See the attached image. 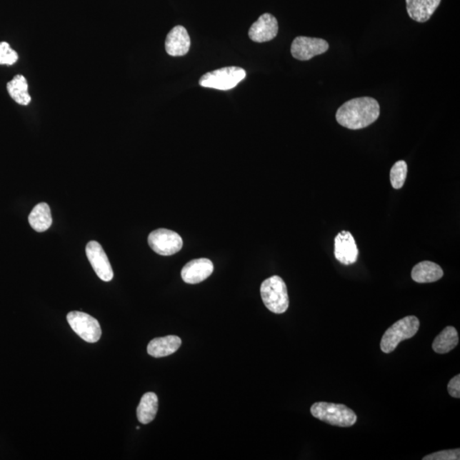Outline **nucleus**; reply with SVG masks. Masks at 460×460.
<instances>
[{"mask_svg": "<svg viewBox=\"0 0 460 460\" xmlns=\"http://www.w3.org/2000/svg\"><path fill=\"white\" fill-rule=\"evenodd\" d=\"M380 107L371 97H358L346 101L338 109L336 119L339 125L351 130H360L374 123L379 117Z\"/></svg>", "mask_w": 460, "mask_h": 460, "instance_id": "f257e3e1", "label": "nucleus"}, {"mask_svg": "<svg viewBox=\"0 0 460 460\" xmlns=\"http://www.w3.org/2000/svg\"><path fill=\"white\" fill-rule=\"evenodd\" d=\"M314 417L321 421L339 427H351L356 423L357 416L343 404L316 402L311 409Z\"/></svg>", "mask_w": 460, "mask_h": 460, "instance_id": "f03ea898", "label": "nucleus"}, {"mask_svg": "<svg viewBox=\"0 0 460 460\" xmlns=\"http://www.w3.org/2000/svg\"><path fill=\"white\" fill-rule=\"evenodd\" d=\"M261 297L269 311L283 314L289 307V297L286 285L280 276H274L266 279L261 285Z\"/></svg>", "mask_w": 460, "mask_h": 460, "instance_id": "7ed1b4c3", "label": "nucleus"}, {"mask_svg": "<svg viewBox=\"0 0 460 460\" xmlns=\"http://www.w3.org/2000/svg\"><path fill=\"white\" fill-rule=\"evenodd\" d=\"M419 320L414 316L402 318L389 327L380 343L384 353L390 354L395 351L401 341L413 338L419 329Z\"/></svg>", "mask_w": 460, "mask_h": 460, "instance_id": "20e7f679", "label": "nucleus"}, {"mask_svg": "<svg viewBox=\"0 0 460 460\" xmlns=\"http://www.w3.org/2000/svg\"><path fill=\"white\" fill-rule=\"evenodd\" d=\"M246 76V71L239 67H227L211 71L200 79V86L220 91L236 87Z\"/></svg>", "mask_w": 460, "mask_h": 460, "instance_id": "39448f33", "label": "nucleus"}, {"mask_svg": "<svg viewBox=\"0 0 460 460\" xmlns=\"http://www.w3.org/2000/svg\"><path fill=\"white\" fill-rule=\"evenodd\" d=\"M148 242L151 249L161 256H171L182 249L184 241L178 233L166 229H159L150 233Z\"/></svg>", "mask_w": 460, "mask_h": 460, "instance_id": "423d86ee", "label": "nucleus"}, {"mask_svg": "<svg viewBox=\"0 0 460 460\" xmlns=\"http://www.w3.org/2000/svg\"><path fill=\"white\" fill-rule=\"evenodd\" d=\"M69 324L79 337L87 343L99 341L101 330L99 321L86 313L69 312L67 316Z\"/></svg>", "mask_w": 460, "mask_h": 460, "instance_id": "0eeeda50", "label": "nucleus"}, {"mask_svg": "<svg viewBox=\"0 0 460 460\" xmlns=\"http://www.w3.org/2000/svg\"><path fill=\"white\" fill-rule=\"evenodd\" d=\"M329 44L325 39L299 36L291 46V56L299 61H308L329 51Z\"/></svg>", "mask_w": 460, "mask_h": 460, "instance_id": "6e6552de", "label": "nucleus"}, {"mask_svg": "<svg viewBox=\"0 0 460 460\" xmlns=\"http://www.w3.org/2000/svg\"><path fill=\"white\" fill-rule=\"evenodd\" d=\"M88 260L93 269L101 281H110L113 280L114 271L110 264L107 254L97 241H90L86 249Z\"/></svg>", "mask_w": 460, "mask_h": 460, "instance_id": "1a4fd4ad", "label": "nucleus"}, {"mask_svg": "<svg viewBox=\"0 0 460 460\" xmlns=\"http://www.w3.org/2000/svg\"><path fill=\"white\" fill-rule=\"evenodd\" d=\"M334 255L336 259L344 265L356 262L359 251L351 232L342 231L335 237Z\"/></svg>", "mask_w": 460, "mask_h": 460, "instance_id": "9d476101", "label": "nucleus"}, {"mask_svg": "<svg viewBox=\"0 0 460 460\" xmlns=\"http://www.w3.org/2000/svg\"><path fill=\"white\" fill-rule=\"evenodd\" d=\"M278 31L279 25L276 17L265 13L251 26L249 37L256 43L268 42L277 36Z\"/></svg>", "mask_w": 460, "mask_h": 460, "instance_id": "9b49d317", "label": "nucleus"}, {"mask_svg": "<svg viewBox=\"0 0 460 460\" xmlns=\"http://www.w3.org/2000/svg\"><path fill=\"white\" fill-rule=\"evenodd\" d=\"M214 264L210 259H194L185 265L181 271V276L188 284H198L206 280L214 272Z\"/></svg>", "mask_w": 460, "mask_h": 460, "instance_id": "f8f14e48", "label": "nucleus"}, {"mask_svg": "<svg viewBox=\"0 0 460 460\" xmlns=\"http://www.w3.org/2000/svg\"><path fill=\"white\" fill-rule=\"evenodd\" d=\"M190 41L188 31L183 26H176L167 34L166 51L171 56H183L189 51Z\"/></svg>", "mask_w": 460, "mask_h": 460, "instance_id": "ddd939ff", "label": "nucleus"}, {"mask_svg": "<svg viewBox=\"0 0 460 460\" xmlns=\"http://www.w3.org/2000/svg\"><path fill=\"white\" fill-rule=\"evenodd\" d=\"M441 0H406V11L411 19L426 23L434 14Z\"/></svg>", "mask_w": 460, "mask_h": 460, "instance_id": "4468645a", "label": "nucleus"}, {"mask_svg": "<svg viewBox=\"0 0 460 460\" xmlns=\"http://www.w3.org/2000/svg\"><path fill=\"white\" fill-rule=\"evenodd\" d=\"M182 344V340L178 336L169 335L166 337L156 338L148 345L149 355L161 358L165 357L175 353Z\"/></svg>", "mask_w": 460, "mask_h": 460, "instance_id": "2eb2a0df", "label": "nucleus"}, {"mask_svg": "<svg viewBox=\"0 0 460 460\" xmlns=\"http://www.w3.org/2000/svg\"><path fill=\"white\" fill-rule=\"evenodd\" d=\"M444 275L441 266L431 261H423L416 264L412 271V279L418 283L435 282L439 281Z\"/></svg>", "mask_w": 460, "mask_h": 460, "instance_id": "dca6fc26", "label": "nucleus"}, {"mask_svg": "<svg viewBox=\"0 0 460 460\" xmlns=\"http://www.w3.org/2000/svg\"><path fill=\"white\" fill-rule=\"evenodd\" d=\"M30 226L35 231L45 232L51 226L52 216L51 208L46 203H39L35 206L29 216Z\"/></svg>", "mask_w": 460, "mask_h": 460, "instance_id": "f3484780", "label": "nucleus"}, {"mask_svg": "<svg viewBox=\"0 0 460 460\" xmlns=\"http://www.w3.org/2000/svg\"><path fill=\"white\" fill-rule=\"evenodd\" d=\"M158 397L156 394L148 392L144 394L136 409L139 421L144 424L152 422L158 412Z\"/></svg>", "mask_w": 460, "mask_h": 460, "instance_id": "a211bd4d", "label": "nucleus"}, {"mask_svg": "<svg viewBox=\"0 0 460 460\" xmlns=\"http://www.w3.org/2000/svg\"><path fill=\"white\" fill-rule=\"evenodd\" d=\"M7 91L11 99L20 105H29L32 100L29 94L28 81L24 75H16L11 81L8 82Z\"/></svg>", "mask_w": 460, "mask_h": 460, "instance_id": "6ab92c4d", "label": "nucleus"}, {"mask_svg": "<svg viewBox=\"0 0 460 460\" xmlns=\"http://www.w3.org/2000/svg\"><path fill=\"white\" fill-rule=\"evenodd\" d=\"M458 344V331L455 327L449 326L437 336L432 344V348L437 354H446L453 351Z\"/></svg>", "mask_w": 460, "mask_h": 460, "instance_id": "aec40b11", "label": "nucleus"}, {"mask_svg": "<svg viewBox=\"0 0 460 460\" xmlns=\"http://www.w3.org/2000/svg\"><path fill=\"white\" fill-rule=\"evenodd\" d=\"M408 175V165L404 161H399L395 163L391 170V183L395 189H400L404 187Z\"/></svg>", "mask_w": 460, "mask_h": 460, "instance_id": "412c9836", "label": "nucleus"}, {"mask_svg": "<svg viewBox=\"0 0 460 460\" xmlns=\"http://www.w3.org/2000/svg\"><path fill=\"white\" fill-rule=\"evenodd\" d=\"M19 61V54L7 42L0 43V65L11 66Z\"/></svg>", "mask_w": 460, "mask_h": 460, "instance_id": "4be33fe9", "label": "nucleus"}, {"mask_svg": "<svg viewBox=\"0 0 460 460\" xmlns=\"http://www.w3.org/2000/svg\"><path fill=\"white\" fill-rule=\"evenodd\" d=\"M460 451L459 449L454 450H444L440 451V452H436L427 455V456L423 458L424 460H459L460 459Z\"/></svg>", "mask_w": 460, "mask_h": 460, "instance_id": "5701e85b", "label": "nucleus"}, {"mask_svg": "<svg viewBox=\"0 0 460 460\" xmlns=\"http://www.w3.org/2000/svg\"><path fill=\"white\" fill-rule=\"evenodd\" d=\"M448 391L449 395L454 398L460 397V375L458 374L455 376L452 379L450 380L448 386Z\"/></svg>", "mask_w": 460, "mask_h": 460, "instance_id": "b1692460", "label": "nucleus"}]
</instances>
